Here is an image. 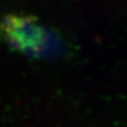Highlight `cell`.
<instances>
[{
	"label": "cell",
	"instance_id": "obj_1",
	"mask_svg": "<svg viewBox=\"0 0 127 127\" xmlns=\"http://www.w3.org/2000/svg\"><path fill=\"white\" fill-rule=\"evenodd\" d=\"M0 33L16 49L40 53L52 45L55 37L48 29L27 15L9 14L0 24Z\"/></svg>",
	"mask_w": 127,
	"mask_h": 127
}]
</instances>
